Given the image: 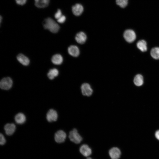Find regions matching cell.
<instances>
[{"mask_svg": "<svg viewBox=\"0 0 159 159\" xmlns=\"http://www.w3.org/2000/svg\"><path fill=\"white\" fill-rule=\"evenodd\" d=\"M17 59L18 61L24 65L27 66L29 64L30 61L29 58L22 54H18Z\"/></svg>", "mask_w": 159, "mask_h": 159, "instance_id": "cell-14", "label": "cell"}, {"mask_svg": "<svg viewBox=\"0 0 159 159\" xmlns=\"http://www.w3.org/2000/svg\"><path fill=\"white\" fill-rule=\"evenodd\" d=\"M155 135L156 138L159 140V130L156 132Z\"/></svg>", "mask_w": 159, "mask_h": 159, "instance_id": "cell-27", "label": "cell"}, {"mask_svg": "<svg viewBox=\"0 0 159 159\" xmlns=\"http://www.w3.org/2000/svg\"><path fill=\"white\" fill-rule=\"evenodd\" d=\"M58 22L60 23H63L66 20V17L64 15H62L59 18L57 19Z\"/></svg>", "mask_w": 159, "mask_h": 159, "instance_id": "cell-25", "label": "cell"}, {"mask_svg": "<svg viewBox=\"0 0 159 159\" xmlns=\"http://www.w3.org/2000/svg\"><path fill=\"white\" fill-rule=\"evenodd\" d=\"M123 35L125 40L129 43L133 42L136 38L135 31L131 29H126L123 33Z\"/></svg>", "mask_w": 159, "mask_h": 159, "instance_id": "cell-3", "label": "cell"}, {"mask_svg": "<svg viewBox=\"0 0 159 159\" xmlns=\"http://www.w3.org/2000/svg\"><path fill=\"white\" fill-rule=\"evenodd\" d=\"M6 142V140L3 134L0 135V144L1 145H4Z\"/></svg>", "mask_w": 159, "mask_h": 159, "instance_id": "cell-23", "label": "cell"}, {"mask_svg": "<svg viewBox=\"0 0 159 159\" xmlns=\"http://www.w3.org/2000/svg\"><path fill=\"white\" fill-rule=\"evenodd\" d=\"M62 15V12L61 10L60 9H58L57 12L55 14L54 17L56 19H57Z\"/></svg>", "mask_w": 159, "mask_h": 159, "instance_id": "cell-24", "label": "cell"}, {"mask_svg": "<svg viewBox=\"0 0 159 159\" xmlns=\"http://www.w3.org/2000/svg\"><path fill=\"white\" fill-rule=\"evenodd\" d=\"M83 10L82 6L79 4H75L72 7V12L76 16L80 15L83 12Z\"/></svg>", "mask_w": 159, "mask_h": 159, "instance_id": "cell-11", "label": "cell"}, {"mask_svg": "<svg viewBox=\"0 0 159 159\" xmlns=\"http://www.w3.org/2000/svg\"><path fill=\"white\" fill-rule=\"evenodd\" d=\"M69 140L76 144H80L82 140V138L76 128H74L69 132Z\"/></svg>", "mask_w": 159, "mask_h": 159, "instance_id": "cell-2", "label": "cell"}, {"mask_svg": "<svg viewBox=\"0 0 159 159\" xmlns=\"http://www.w3.org/2000/svg\"><path fill=\"white\" fill-rule=\"evenodd\" d=\"M120 150L117 147H113L108 151V155L111 159H119L121 155Z\"/></svg>", "mask_w": 159, "mask_h": 159, "instance_id": "cell-8", "label": "cell"}, {"mask_svg": "<svg viewBox=\"0 0 159 159\" xmlns=\"http://www.w3.org/2000/svg\"><path fill=\"white\" fill-rule=\"evenodd\" d=\"M150 54L154 59H159V47H157L153 48L150 51Z\"/></svg>", "mask_w": 159, "mask_h": 159, "instance_id": "cell-22", "label": "cell"}, {"mask_svg": "<svg viewBox=\"0 0 159 159\" xmlns=\"http://www.w3.org/2000/svg\"><path fill=\"white\" fill-rule=\"evenodd\" d=\"M13 81L9 77H4L2 79L0 82L1 88L4 90H8L12 86Z\"/></svg>", "mask_w": 159, "mask_h": 159, "instance_id": "cell-4", "label": "cell"}, {"mask_svg": "<svg viewBox=\"0 0 159 159\" xmlns=\"http://www.w3.org/2000/svg\"><path fill=\"white\" fill-rule=\"evenodd\" d=\"M35 5L38 8H43L49 5V0H34Z\"/></svg>", "mask_w": 159, "mask_h": 159, "instance_id": "cell-17", "label": "cell"}, {"mask_svg": "<svg viewBox=\"0 0 159 159\" xmlns=\"http://www.w3.org/2000/svg\"><path fill=\"white\" fill-rule=\"evenodd\" d=\"M116 4L121 9H125L128 6L129 0H116Z\"/></svg>", "mask_w": 159, "mask_h": 159, "instance_id": "cell-21", "label": "cell"}, {"mask_svg": "<svg viewBox=\"0 0 159 159\" xmlns=\"http://www.w3.org/2000/svg\"><path fill=\"white\" fill-rule=\"evenodd\" d=\"M59 74V71L56 69L54 68L50 69L47 74L48 77L50 80L53 79L57 76Z\"/></svg>", "mask_w": 159, "mask_h": 159, "instance_id": "cell-20", "label": "cell"}, {"mask_svg": "<svg viewBox=\"0 0 159 159\" xmlns=\"http://www.w3.org/2000/svg\"><path fill=\"white\" fill-rule=\"evenodd\" d=\"M15 1L18 4L22 5L26 3V0H15Z\"/></svg>", "mask_w": 159, "mask_h": 159, "instance_id": "cell-26", "label": "cell"}, {"mask_svg": "<svg viewBox=\"0 0 159 159\" xmlns=\"http://www.w3.org/2000/svg\"><path fill=\"white\" fill-rule=\"evenodd\" d=\"M44 28L49 30L53 33H56L59 29V26L53 19L48 18L45 19L43 22Z\"/></svg>", "mask_w": 159, "mask_h": 159, "instance_id": "cell-1", "label": "cell"}, {"mask_svg": "<svg viewBox=\"0 0 159 159\" xmlns=\"http://www.w3.org/2000/svg\"><path fill=\"white\" fill-rule=\"evenodd\" d=\"M137 46L143 52H145L147 50V43L145 40H141L138 41L137 43Z\"/></svg>", "mask_w": 159, "mask_h": 159, "instance_id": "cell-18", "label": "cell"}, {"mask_svg": "<svg viewBox=\"0 0 159 159\" xmlns=\"http://www.w3.org/2000/svg\"><path fill=\"white\" fill-rule=\"evenodd\" d=\"M6 134L8 135H12L16 130V126L13 123H7L4 127Z\"/></svg>", "mask_w": 159, "mask_h": 159, "instance_id": "cell-12", "label": "cell"}, {"mask_svg": "<svg viewBox=\"0 0 159 159\" xmlns=\"http://www.w3.org/2000/svg\"><path fill=\"white\" fill-rule=\"evenodd\" d=\"M68 51L69 54L74 57H77L80 54V50L76 46L72 45L69 47Z\"/></svg>", "mask_w": 159, "mask_h": 159, "instance_id": "cell-13", "label": "cell"}, {"mask_svg": "<svg viewBox=\"0 0 159 159\" xmlns=\"http://www.w3.org/2000/svg\"><path fill=\"white\" fill-rule=\"evenodd\" d=\"M14 119L16 123L21 124L24 123L25 122L26 117L24 114L19 113L15 115Z\"/></svg>", "mask_w": 159, "mask_h": 159, "instance_id": "cell-16", "label": "cell"}, {"mask_svg": "<svg viewBox=\"0 0 159 159\" xmlns=\"http://www.w3.org/2000/svg\"><path fill=\"white\" fill-rule=\"evenodd\" d=\"M67 135L63 130H60L57 131L54 135V140L56 142L61 143L64 142L66 139Z\"/></svg>", "mask_w": 159, "mask_h": 159, "instance_id": "cell-7", "label": "cell"}, {"mask_svg": "<svg viewBox=\"0 0 159 159\" xmlns=\"http://www.w3.org/2000/svg\"><path fill=\"white\" fill-rule=\"evenodd\" d=\"M87 39V36L86 34L82 32L78 33L75 37L76 42L78 43L82 44L84 43Z\"/></svg>", "mask_w": 159, "mask_h": 159, "instance_id": "cell-10", "label": "cell"}, {"mask_svg": "<svg viewBox=\"0 0 159 159\" xmlns=\"http://www.w3.org/2000/svg\"><path fill=\"white\" fill-rule=\"evenodd\" d=\"M81 90L82 95L84 96L90 97L93 92V90L90 85L88 83H85L81 86Z\"/></svg>", "mask_w": 159, "mask_h": 159, "instance_id": "cell-6", "label": "cell"}, {"mask_svg": "<svg viewBox=\"0 0 159 159\" xmlns=\"http://www.w3.org/2000/svg\"><path fill=\"white\" fill-rule=\"evenodd\" d=\"M86 159H93L90 157H88Z\"/></svg>", "mask_w": 159, "mask_h": 159, "instance_id": "cell-28", "label": "cell"}, {"mask_svg": "<svg viewBox=\"0 0 159 159\" xmlns=\"http://www.w3.org/2000/svg\"><path fill=\"white\" fill-rule=\"evenodd\" d=\"M51 60L54 64L56 65H60L62 63L63 58L61 55L59 54H57L52 56Z\"/></svg>", "mask_w": 159, "mask_h": 159, "instance_id": "cell-15", "label": "cell"}, {"mask_svg": "<svg viewBox=\"0 0 159 159\" xmlns=\"http://www.w3.org/2000/svg\"><path fill=\"white\" fill-rule=\"evenodd\" d=\"M80 153L83 156L88 157L92 153V150L90 146L87 144L82 145L79 148Z\"/></svg>", "mask_w": 159, "mask_h": 159, "instance_id": "cell-5", "label": "cell"}, {"mask_svg": "<svg viewBox=\"0 0 159 159\" xmlns=\"http://www.w3.org/2000/svg\"><path fill=\"white\" fill-rule=\"evenodd\" d=\"M58 117V114L57 112L54 110L51 109L48 112L46 118L49 122L55 121L57 120Z\"/></svg>", "mask_w": 159, "mask_h": 159, "instance_id": "cell-9", "label": "cell"}, {"mask_svg": "<svg viewBox=\"0 0 159 159\" xmlns=\"http://www.w3.org/2000/svg\"><path fill=\"white\" fill-rule=\"evenodd\" d=\"M133 81L134 84L136 86H141L143 83V77L140 74H138L135 76Z\"/></svg>", "mask_w": 159, "mask_h": 159, "instance_id": "cell-19", "label": "cell"}]
</instances>
